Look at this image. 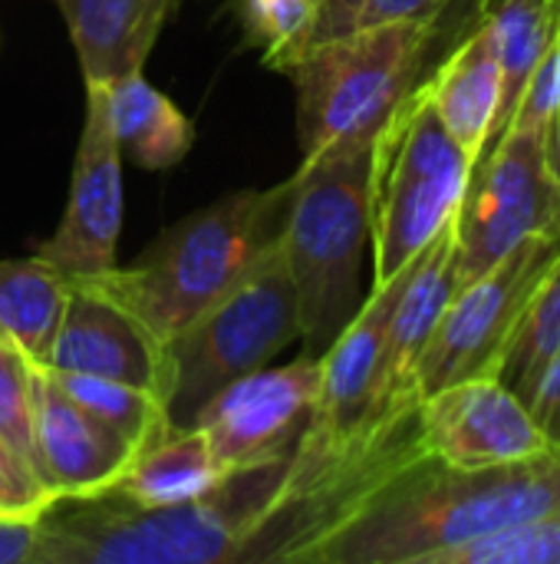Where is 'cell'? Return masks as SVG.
<instances>
[{"instance_id":"33","label":"cell","mask_w":560,"mask_h":564,"mask_svg":"<svg viewBox=\"0 0 560 564\" xmlns=\"http://www.w3.org/2000/svg\"><path fill=\"white\" fill-rule=\"evenodd\" d=\"M548 162H551L554 175L560 178V109L554 112L551 126H548Z\"/></svg>"},{"instance_id":"32","label":"cell","mask_w":560,"mask_h":564,"mask_svg":"<svg viewBox=\"0 0 560 564\" xmlns=\"http://www.w3.org/2000/svg\"><path fill=\"white\" fill-rule=\"evenodd\" d=\"M531 416L538 420L548 443L560 446V354L551 360L548 373L541 377V383L531 397Z\"/></svg>"},{"instance_id":"16","label":"cell","mask_w":560,"mask_h":564,"mask_svg":"<svg viewBox=\"0 0 560 564\" xmlns=\"http://www.w3.org/2000/svg\"><path fill=\"white\" fill-rule=\"evenodd\" d=\"M36 473L56 499H96L112 492L139 446L83 410L36 367L33 397Z\"/></svg>"},{"instance_id":"23","label":"cell","mask_w":560,"mask_h":564,"mask_svg":"<svg viewBox=\"0 0 560 564\" xmlns=\"http://www.w3.org/2000/svg\"><path fill=\"white\" fill-rule=\"evenodd\" d=\"M560 354V258L535 288L525 304L495 370V380L505 383L531 410V397Z\"/></svg>"},{"instance_id":"31","label":"cell","mask_w":560,"mask_h":564,"mask_svg":"<svg viewBox=\"0 0 560 564\" xmlns=\"http://www.w3.org/2000/svg\"><path fill=\"white\" fill-rule=\"evenodd\" d=\"M0 564H40V522L0 516Z\"/></svg>"},{"instance_id":"28","label":"cell","mask_w":560,"mask_h":564,"mask_svg":"<svg viewBox=\"0 0 560 564\" xmlns=\"http://www.w3.org/2000/svg\"><path fill=\"white\" fill-rule=\"evenodd\" d=\"M452 3L455 0H323L307 46L393 20H439Z\"/></svg>"},{"instance_id":"25","label":"cell","mask_w":560,"mask_h":564,"mask_svg":"<svg viewBox=\"0 0 560 564\" xmlns=\"http://www.w3.org/2000/svg\"><path fill=\"white\" fill-rule=\"evenodd\" d=\"M323 0H244V30L271 69H287L307 46Z\"/></svg>"},{"instance_id":"29","label":"cell","mask_w":560,"mask_h":564,"mask_svg":"<svg viewBox=\"0 0 560 564\" xmlns=\"http://www.w3.org/2000/svg\"><path fill=\"white\" fill-rule=\"evenodd\" d=\"M560 109V23L554 30V36L548 40L541 59L535 63L528 83H525V93L515 106V116L508 126H518V129H545L551 126L554 112Z\"/></svg>"},{"instance_id":"11","label":"cell","mask_w":560,"mask_h":564,"mask_svg":"<svg viewBox=\"0 0 560 564\" xmlns=\"http://www.w3.org/2000/svg\"><path fill=\"white\" fill-rule=\"evenodd\" d=\"M320 393V357L261 367L208 400L195 426L224 473L290 456L314 420Z\"/></svg>"},{"instance_id":"2","label":"cell","mask_w":560,"mask_h":564,"mask_svg":"<svg viewBox=\"0 0 560 564\" xmlns=\"http://www.w3.org/2000/svg\"><path fill=\"white\" fill-rule=\"evenodd\" d=\"M290 456L231 469L211 492L142 509L116 492L56 499L40 522V564H228L284 492Z\"/></svg>"},{"instance_id":"30","label":"cell","mask_w":560,"mask_h":564,"mask_svg":"<svg viewBox=\"0 0 560 564\" xmlns=\"http://www.w3.org/2000/svg\"><path fill=\"white\" fill-rule=\"evenodd\" d=\"M56 496L46 489V482L36 476V469L0 440V516L13 519H40Z\"/></svg>"},{"instance_id":"3","label":"cell","mask_w":560,"mask_h":564,"mask_svg":"<svg viewBox=\"0 0 560 564\" xmlns=\"http://www.w3.org/2000/svg\"><path fill=\"white\" fill-rule=\"evenodd\" d=\"M383 132V129H380ZM376 135L330 145L290 175V205L277 238L297 291L304 354L323 357L366 301L373 248Z\"/></svg>"},{"instance_id":"17","label":"cell","mask_w":560,"mask_h":564,"mask_svg":"<svg viewBox=\"0 0 560 564\" xmlns=\"http://www.w3.org/2000/svg\"><path fill=\"white\" fill-rule=\"evenodd\" d=\"M459 288L455 278V238L452 225L442 228L413 261V271L399 291V301L389 317L386 350H383V380H380V413H399L419 406L422 397L416 390L419 357L442 321L452 294Z\"/></svg>"},{"instance_id":"10","label":"cell","mask_w":560,"mask_h":564,"mask_svg":"<svg viewBox=\"0 0 560 564\" xmlns=\"http://www.w3.org/2000/svg\"><path fill=\"white\" fill-rule=\"evenodd\" d=\"M558 258L560 235H531L495 268L452 294L416 367L422 400L462 380L495 377L525 304Z\"/></svg>"},{"instance_id":"15","label":"cell","mask_w":560,"mask_h":564,"mask_svg":"<svg viewBox=\"0 0 560 564\" xmlns=\"http://www.w3.org/2000/svg\"><path fill=\"white\" fill-rule=\"evenodd\" d=\"M46 370L122 380L162 400L168 393L165 344L116 297L76 278H69V301Z\"/></svg>"},{"instance_id":"19","label":"cell","mask_w":560,"mask_h":564,"mask_svg":"<svg viewBox=\"0 0 560 564\" xmlns=\"http://www.w3.org/2000/svg\"><path fill=\"white\" fill-rule=\"evenodd\" d=\"M69 26L86 86L142 73L168 13L182 0H53Z\"/></svg>"},{"instance_id":"6","label":"cell","mask_w":560,"mask_h":564,"mask_svg":"<svg viewBox=\"0 0 560 564\" xmlns=\"http://www.w3.org/2000/svg\"><path fill=\"white\" fill-rule=\"evenodd\" d=\"M422 456L419 406L389 413L333 446H294L284 492L244 542L238 564L297 562L337 532L393 473Z\"/></svg>"},{"instance_id":"26","label":"cell","mask_w":560,"mask_h":564,"mask_svg":"<svg viewBox=\"0 0 560 564\" xmlns=\"http://www.w3.org/2000/svg\"><path fill=\"white\" fill-rule=\"evenodd\" d=\"M436 564H560V512L482 535Z\"/></svg>"},{"instance_id":"4","label":"cell","mask_w":560,"mask_h":564,"mask_svg":"<svg viewBox=\"0 0 560 564\" xmlns=\"http://www.w3.org/2000/svg\"><path fill=\"white\" fill-rule=\"evenodd\" d=\"M287 205L290 178L267 192H231L162 231L135 264L76 281L116 297L168 344L277 245Z\"/></svg>"},{"instance_id":"7","label":"cell","mask_w":560,"mask_h":564,"mask_svg":"<svg viewBox=\"0 0 560 564\" xmlns=\"http://www.w3.org/2000/svg\"><path fill=\"white\" fill-rule=\"evenodd\" d=\"M300 340L297 291L274 245L224 297L165 344L168 423L191 430L211 397Z\"/></svg>"},{"instance_id":"14","label":"cell","mask_w":560,"mask_h":564,"mask_svg":"<svg viewBox=\"0 0 560 564\" xmlns=\"http://www.w3.org/2000/svg\"><path fill=\"white\" fill-rule=\"evenodd\" d=\"M413 261L386 284L370 288L356 317L340 330V337L320 357V393H317L314 420L300 436V446H333L383 420L380 380H383L386 330L399 291L413 271Z\"/></svg>"},{"instance_id":"18","label":"cell","mask_w":560,"mask_h":564,"mask_svg":"<svg viewBox=\"0 0 560 564\" xmlns=\"http://www.w3.org/2000/svg\"><path fill=\"white\" fill-rule=\"evenodd\" d=\"M419 86L426 89L449 135L472 162H479V155L495 142L502 112V63L488 26L479 23L459 36Z\"/></svg>"},{"instance_id":"27","label":"cell","mask_w":560,"mask_h":564,"mask_svg":"<svg viewBox=\"0 0 560 564\" xmlns=\"http://www.w3.org/2000/svg\"><path fill=\"white\" fill-rule=\"evenodd\" d=\"M33 397H36V364L17 344L0 337V440L10 443L36 469Z\"/></svg>"},{"instance_id":"13","label":"cell","mask_w":560,"mask_h":564,"mask_svg":"<svg viewBox=\"0 0 560 564\" xmlns=\"http://www.w3.org/2000/svg\"><path fill=\"white\" fill-rule=\"evenodd\" d=\"M419 443L422 453L462 469L518 463L551 446L528 403L495 377L462 380L426 397L419 403Z\"/></svg>"},{"instance_id":"5","label":"cell","mask_w":560,"mask_h":564,"mask_svg":"<svg viewBox=\"0 0 560 564\" xmlns=\"http://www.w3.org/2000/svg\"><path fill=\"white\" fill-rule=\"evenodd\" d=\"M436 20H393L307 46L290 66L297 139L310 159L350 139H373L422 83Z\"/></svg>"},{"instance_id":"20","label":"cell","mask_w":560,"mask_h":564,"mask_svg":"<svg viewBox=\"0 0 560 564\" xmlns=\"http://www.w3.org/2000/svg\"><path fill=\"white\" fill-rule=\"evenodd\" d=\"M106 102L119 152L139 169L165 172L191 152L195 129L188 116L142 73L112 79L106 86Z\"/></svg>"},{"instance_id":"21","label":"cell","mask_w":560,"mask_h":564,"mask_svg":"<svg viewBox=\"0 0 560 564\" xmlns=\"http://www.w3.org/2000/svg\"><path fill=\"white\" fill-rule=\"evenodd\" d=\"M224 476L228 473L211 456L208 440L198 426H168L158 440L135 453L112 492L142 509H162L211 492Z\"/></svg>"},{"instance_id":"8","label":"cell","mask_w":560,"mask_h":564,"mask_svg":"<svg viewBox=\"0 0 560 564\" xmlns=\"http://www.w3.org/2000/svg\"><path fill=\"white\" fill-rule=\"evenodd\" d=\"M472 159L416 86L376 135L373 165V288L396 278L452 225Z\"/></svg>"},{"instance_id":"22","label":"cell","mask_w":560,"mask_h":564,"mask_svg":"<svg viewBox=\"0 0 560 564\" xmlns=\"http://www.w3.org/2000/svg\"><path fill=\"white\" fill-rule=\"evenodd\" d=\"M69 301V278L46 258L0 261V337L46 367Z\"/></svg>"},{"instance_id":"24","label":"cell","mask_w":560,"mask_h":564,"mask_svg":"<svg viewBox=\"0 0 560 564\" xmlns=\"http://www.w3.org/2000/svg\"><path fill=\"white\" fill-rule=\"evenodd\" d=\"M46 373L83 410H89L96 420H102L106 426L122 433L139 449L149 446L152 440H158L172 426L165 400L152 390H142V387H132L122 380H109V377H89V373H59V370H46Z\"/></svg>"},{"instance_id":"9","label":"cell","mask_w":560,"mask_h":564,"mask_svg":"<svg viewBox=\"0 0 560 564\" xmlns=\"http://www.w3.org/2000/svg\"><path fill=\"white\" fill-rule=\"evenodd\" d=\"M531 235H560V178L548 162V132L508 126L472 165L452 218L459 288Z\"/></svg>"},{"instance_id":"12","label":"cell","mask_w":560,"mask_h":564,"mask_svg":"<svg viewBox=\"0 0 560 564\" xmlns=\"http://www.w3.org/2000/svg\"><path fill=\"white\" fill-rule=\"evenodd\" d=\"M119 231L122 152L109 122L106 86H86V116L73 159L66 212L36 254L56 264L66 278H89L116 264Z\"/></svg>"},{"instance_id":"1","label":"cell","mask_w":560,"mask_h":564,"mask_svg":"<svg viewBox=\"0 0 560 564\" xmlns=\"http://www.w3.org/2000/svg\"><path fill=\"white\" fill-rule=\"evenodd\" d=\"M554 512L560 446L482 469L422 453L330 532L307 564H436L459 545Z\"/></svg>"}]
</instances>
